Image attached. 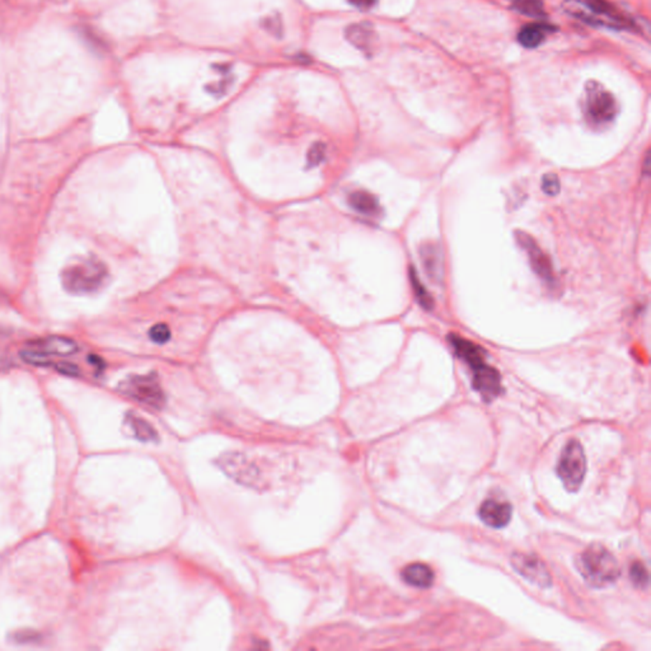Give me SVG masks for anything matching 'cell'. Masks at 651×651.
<instances>
[{
    "mask_svg": "<svg viewBox=\"0 0 651 651\" xmlns=\"http://www.w3.org/2000/svg\"><path fill=\"white\" fill-rule=\"evenodd\" d=\"M108 280L105 262L94 256H83L71 260L61 271V284L68 293L87 295L101 291Z\"/></svg>",
    "mask_w": 651,
    "mask_h": 651,
    "instance_id": "6da1fadb",
    "label": "cell"
},
{
    "mask_svg": "<svg viewBox=\"0 0 651 651\" xmlns=\"http://www.w3.org/2000/svg\"><path fill=\"white\" fill-rule=\"evenodd\" d=\"M576 562L579 573L590 587H608L616 583L621 575V566L616 556L601 543L587 546Z\"/></svg>",
    "mask_w": 651,
    "mask_h": 651,
    "instance_id": "7a4b0ae2",
    "label": "cell"
},
{
    "mask_svg": "<svg viewBox=\"0 0 651 651\" xmlns=\"http://www.w3.org/2000/svg\"><path fill=\"white\" fill-rule=\"evenodd\" d=\"M583 110L589 125L595 129L608 126L618 112L615 96L595 80L585 85Z\"/></svg>",
    "mask_w": 651,
    "mask_h": 651,
    "instance_id": "3957f363",
    "label": "cell"
},
{
    "mask_svg": "<svg viewBox=\"0 0 651 651\" xmlns=\"http://www.w3.org/2000/svg\"><path fill=\"white\" fill-rule=\"evenodd\" d=\"M559 480L570 492H576L581 488L587 474V455L580 441H567L559 455L556 467Z\"/></svg>",
    "mask_w": 651,
    "mask_h": 651,
    "instance_id": "277c9868",
    "label": "cell"
},
{
    "mask_svg": "<svg viewBox=\"0 0 651 651\" xmlns=\"http://www.w3.org/2000/svg\"><path fill=\"white\" fill-rule=\"evenodd\" d=\"M515 238H517L518 243L520 244V247L523 248L524 252L528 255L533 271L548 286L555 288L557 285V280L555 277L553 262L550 260V257L546 255L543 249L538 246L537 242L534 241L529 234L518 231L515 233Z\"/></svg>",
    "mask_w": 651,
    "mask_h": 651,
    "instance_id": "5b68a950",
    "label": "cell"
},
{
    "mask_svg": "<svg viewBox=\"0 0 651 651\" xmlns=\"http://www.w3.org/2000/svg\"><path fill=\"white\" fill-rule=\"evenodd\" d=\"M510 564L519 575L538 587L553 585V576L542 559L532 553H515L510 557Z\"/></svg>",
    "mask_w": 651,
    "mask_h": 651,
    "instance_id": "8992f818",
    "label": "cell"
},
{
    "mask_svg": "<svg viewBox=\"0 0 651 651\" xmlns=\"http://www.w3.org/2000/svg\"><path fill=\"white\" fill-rule=\"evenodd\" d=\"M122 390L129 396L149 404L154 409H159L163 404V393L156 379L150 376H135L124 383Z\"/></svg>",
    "mask_w": 651,
    "mask_h": 651,
    "instance_id": "52a82bcc",
    "label": "cell"
},
{
    "mask_svg": "<svg viewBox=\"0 0 651 651\" xmlns=\"http://www.w3.org/2000/svg\"><path fill=\"white\" fill-rule=\"evenodd\" d=\"M474 372V388L486 401H491L502 392V376L500 373L488 365L486 361L472 368Z\"/></svg>",
    "mask_w": 651,
    "mask_h": 651,
    "instance_id": "ba28073f",
    "label": "cell"
},
{
    "mask_svg": "<svg viewBox=\"0 0 651 651\" xmlns=\"http://www.w3.org/2000/svg\"><path fill=\"white\" fill-rule=\"evenodd\" d=\"M513 508L509 503L488 499L481 504L478 509V517L483 523L492 528H504L509 524Z\"/></svg>",
    "mask_w": 651,
    "mask_h": 651,
    "instance_id": "9c48e42d",
    "label": "cell"
},
{
    "mask_svg": "<svg viewBox=\"0 0 651 651\" xmlns=\"http://www.w3.org/2000/svg\"><path fill=\"white\" fill-rule=\"evenodd\" d=\"M29 347L43 354L57 355V356H69V355L78 353V344L74 340L60 337V336H51L43 340L29 342Z\"/></svg>",
    "mask_w": 651,
    "mask_h": 651,
    "instance_id": "30bf717a",
    "label": "cell"
},
{
    "mask_svg": "<svg viewBox=\"0 0 651 651\" xmlns=\"http://www.w3.org/2000/svg\"><path fill=\"white\" fill-rule=\"evenodd\" d=\"M402 579L411 587L427 589L432 587L435 580V573L432 567L421 562H414L402 570Z\"/></svg>",
    "mask_w": 651,
    "mask_h": 651,
    "instance_id": "8fae6325",
    "label": "cell"
},
{
    "mask_svg": "<svg viewBox=\"0 0 651 651\" xmlns=\"http://www.w3.org/2000/svg\"><path fill=\"white\" fill-rule=\"evenodd\" d=\"M346 37L350 43L364 52H369L373 50L375 43L374 29H372V26L368 23L351 24L346 29Z\"/></svg>",
    "mask_w": 651,
    "mask_h": 651,
    "instance_id": "7c38bea8",
    "label": "cell"
},
{
    "mask_svg": "<svg viewBox=\"0 0 651 651\" xmlns=\"http://www.w3.org/2000/svg\"><path fill=\"white\" fill-rule=\"evenodd\" d=\"M553 32V27L545 23H531L519 31L518 40L524 47H537Z\"/></svg>",
    "mask_w": 651,
    "mask_h": 651,
    "instance_id": "4fadbf2b",
    "label": "cell"
},
{
    "mask_svg": "<svg viewBox=\"0 0 651 651\" xmlns=\"http://www.w3.org/2000/svg\"><path fill=\"white\" fill-rule=\"evenodd\" d=\"M587 6L594 15L599 17L607 18L610 23V26L617 27V29H623L627 26L629 21L623 17L618 9L613 8L612 4H609L607 0H584Z\"/></svg>",
    "mask_w": 651,
    "mask_h": 651,
    "instance_id": "5bb4252c",
    "label": "cell"
},
{
    "mask_svg": "<svg viewBox=\"0 0 651 651\" xmlns=\"http://www.w3.org/2000/svg\"><path fill=\"white\" fill-rule=\"evenodd\" d=\"M420 257L424 265L425 271L434 281L440 280L441 277V256L440 249L434 243H425V246L420 248Z\"/></svg>",
    "mask_w": 651,
    "mask_h": 651,
    "instance_id": "9a60e30c",
    "label": "cell"
},
{
    "mask_svg": "<svg viewBox=\"0 0 651 651\" xmlns=\"http://www.w3.org/2000/svg\"><path fill=\"white\" fill-rule=\"evenodd\" d=\"M125 427L128 429L129 432L136 438V439L142 440V441H150L156 440L158 434L153 429V426L145 421L142 416L136 415L134 412H129L125 418Z\"/></svg>",
    "mask_w": 651,
    "mask_h": 651,
    "instance_id": "2e32d148",
    "label": "cell"
},
{
    "mask_svg": "<svg viewBox=\"0 0 651 651\" xmlns=\"http://www.w3.org/2000/svg\"><path fill=\"white\" fill-rule=\"evenodd\" d=\"M353 204L359 212L368 214V215H374L378 212V203L373 196H370L367 192H356L351 198Z\"/></svg>",
    "mask_w": 651,
    "mask_h": 651,
    "instance_id": "e0dca14e",
    "label": "cell"
},
{
    "mask_svg": "<svg viewBox=\"0 0 651 651\" xmlns=\"http://www.w3.org/2000/svg\"><path fill=\"white\" fill-rule=\"evenodd\" d=\"M518 12L529 17L543 15V6L541 0H511Z\"/></svg>",
    "mask_w": 651,
    "mask_h": 651,
    "instance_id": "ac0fdd59",
    "label": "cell"
},
{
    "mask_svg": "<svg viewBox=\"0 0 651 651\" xmlns=\"http://www.w3.org/2000/svg\"><path fill=\"white\" fill-rule=\"evenodd\" d=\"M630 578L637 587L644 589L649 584V573L643 562L636 561L632 564V566L630 567Z\"/></svg>",
    "mask_w": 651,
    "mask_h": 651,
    "instance_id": "d6986e66",
    "label": "cell"
},
{
    "mask_svg": "<svg viewBox=\"0 0 651 651\" xmlns=\"http://www.w3.org/2000/svg\"><path fill=\"white\" fill-rule=\"evenodd\" d=\"M411 279H412V286H414V291H415V294L418 297V303L423 305L426 309H430L432 307V298L430 297V294L427 291H425L424 285L420 281L415 272H414V269L411 271Z\"/></svg>",
    "mask_w": 651,
    "mask_h": 651,
    "instance_id": "ffe728a7",
    "label": "cell"
},
{
    "mask_svg": "<svg viewBox=\"0 0 651 651\" xmlns=\"http://www.w3.org/2000/svg\"><path fill=\"white\" fill-rule=\"evenodd\" d=\"M542 187H543V191L547 195H551V196L557 195L559 191V177L556 175H553V173L546 175L543 181H542Z\"/></svg>",
    "mask_w": 651,
    "mask_h": 651,
    "instance_id": "44dd1931",
    "label": "cell"
},
{
    "mask_svg": "<svg viewBox=\"0 0 651 651\" xmlns=\"http://www.w3.org/2000/svg\"><path fill=\"white\" fill-rule=\"evenodd\" d=\"M57 369L63 373V374L68 375H77L79 373L78 368L73 364H68V363H61V364H57Z\"/></svg>",
    "mask_w": 651,
    "mask_h": 651,
    "instance_id": "7402d4cb",
    "label": "cell"
},
{
    "mask_svg": "<svg viewBox=\"0 0 651 651\" xmlns=\"http://www.w3.org/2000/svg\"><path fill=\"white\" fill-rule=\"evenodd\" d=\"M349 3L363 10H368L370 8L374 7L376 0H349Z\"/></svg>",
    "mask_w": 651,
    "mask_h": 651,
    "instance_id": "603a6c76",
    "label": "cell"
}]
</instances>
